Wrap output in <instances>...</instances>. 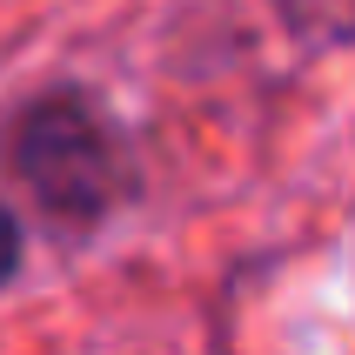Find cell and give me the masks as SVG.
Returning a JSON list of instances; mask_svg holds the SVG:
<instances>
[{
    "instance_id": "7a4b0ae2",
    "label": "cell",
    "mask_w": 355,
    "mask_h": 355,
    "mask_svg": "<svg viewBox=\"0 0 355 355\" xmlns=\"http://www.w3.org/2000/svg\"><path fill=\"white\" fill-rule=\"evenodd\" d=\"M268 7L309 47H349L355 40V0H268Z\"/></svg>"
},
{
    "instance_id": "3957f363",
    "label": "cell",
    "mask_w": 355,
    "mask_h": 355,
    "mask_svg": "<svg viewBox=\"0 0 355 355\" xmlns=\"http://www.w3.org/2000/svg\"><path fill=\"white\" fill-rule=\"evenodd\" d=\"M20 268V221L0 208V288H7V275Z\"/></svg>"
},
{
    "instance_id": "6da1fadb",
    "label": "cell",
    "mask_w": 355,
    "mask_h": 355,
    "mask_svg": "<svg viewBox=\"0 0 355 355\" xmlns=\"http://www.w3.org/2000/svg\"><path fill=\"white\" fill-rule=\"evenodd\" d=\"M7 168L40 201V215L67 228L107 221L135 188V155L87 87H47L27 101L7 128Z\"/></svg>"
}]
</instances>
